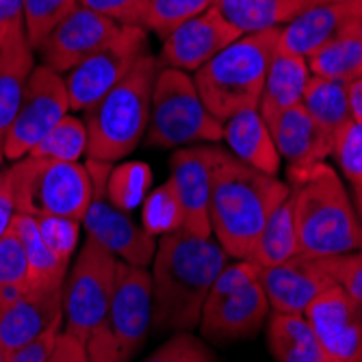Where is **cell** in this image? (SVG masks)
<instances>
[{
	"label": "cell",
	"mask_w": 362,
	"mask_h": 362,
	"mask_svg": "<svg viewBox=\"0 0 362 362\" xmlns=\"http://www.w3.org/2000/svg\"><path fill=\"white\" fill-rule=\"evenodd\" d=\"M152 325V276L146 267L117 262L111 304L87 339L89 362H130Z\"/></svg>",
	"instance_id": "52a82bcc"
},
{
	"label": "cell",
	"mask_w": 362,
	"mask_h": 362,
	"mask_svg": "<svg viewBox=\"0 0 362 362\" xmlns=\"http://www.w3.org/2000/svg\"><path fill=\"white\" fill-rule=\"evenodd\" d=\"M7 360V354L3 351V349H0V362H5Z\"/></svg>",
	"instance_id": "681fc988"
},
{
	"label": "cell",
	"mask_w": 362,
	"mask_h": 362,
	"mask_svg": "<svg viewBox=\"0 0 362 362\" xmlns=\"http://www.w3.org/2000/svg\"><path fill=\"white\" fill-rule=\"evenodd\" d=\"M223 139L228 144V152L235 158L262 174L278 176L282 158L278 154L272 130L260 117L258 109H245L226 119Z\"/></svg>",
	"instance_id": "603a6c76"
},
{
	"label": "cell",
	"mask_w": 362,
	"mask_h": 362,
	"mask_svg": "<svg viewBox=\"0 0 362 362\" xmlns=\"http://www.w3.org/2000/svg\"><path fill=\"white\" fill-rule=\"evenodd\" d=\"M332 362H362V313L339 286H330L304 310Z\"/></svg>",
	"instance_id": "e0dca14e"
},
{
	"label": "cell",
	"mask_w": 362,
	"mask_h": 362,
	"mask_svg": "<svg viewBox=\"0 0 362 362\" xmlns=\"http://www.w3.org/2000/svg\"><path fill=\"white\" fill-rule=\"evenodd\" d=\"M141 226L150 235H168L172 230L182 228V211L178 204V197L170 182L160 185L156 191L148 195L144 204V221Z\"/></svg>",
	"instance_id": "d590c367"
},
{
	"label": "cell",
	"mask_w": 362,
	"mask_h": 362,
	"mask_svg": "<svg viewBox=\"0 0 362 362\" xmlns=\"http://www.w3.org/2000/svg\"><path fill=\"white\" fill-rule=\"evenodd\" d=\"M298 256H300L298 228H295L291 197H286L269 215L265 226H262L260 235L245 260H250L256 267H276Z\"/></svg>",
	"instance_id": "83f0119b"
},
{
	"label": "cell",
	"mask_w": 362,
	"mask_h": 362,
	"mask_svg": "<svg viewBox=\"0 0 362 362\" xmlns=\"http://www.w3.org/2000/svg\"><path fill=\"white\" fill-rule=\"evenodd\" d=\"M68 113L70 95L63 76L42 63L35 65V70L28 76L16 117L5 133V158H24Z\"/></svg>",
	"instance_id": "4fadbf2b"
},
{
	"label": "cell",
	"mask_w": 362,
	"mask_h": 362,
	"mask_svg": "<svg viewBox=\"0 0 362 362\" xmlns=\"http://www.w3.org/2000/svg\"><path fill=\"white\" fill-rule=\"evenodd\" d=\"M278 37L280 30L241 35L193 74L197 93L213 117L226 122L239 111L258 109Z\"/></svg>",
	"instance_id": "5b68a950"
},
{
	"label": "cell",
	"mask_w": 362,
	"mask_h": 362,
	"mask_svg": "<svg viewBox=\"0 0 362 362\" xmlns=\"http://www.w3.org/2000/svg\"><path fill=\"white\" fill-rule=\"evenodd\" d=\"M150 182V170L144 163H130L126 168L111 170L109 174V197L117 209H133L137 202H141L144 191Z\"/></svg>",
	"instance_id": "8d00e7d4"
},
{
	"label": "cell",
	"mask_w": 362,
	"mask_h": 362,
	"mask_svg": "<svg viewBox=\"0 0 362 362\" xmlns=\"http://www.w3.org/2000/svg\"><path fill=\"white\" fill-rule=\"evenodd\" d=\"M269 130L280 158L288 163V172L310 170L332 156L334 139L317 126L302 105L284 111Z\"/></svg>",
	"instance_id": "ffe728a7"
},
{
	"label": "cell",
	"mask_w": 362,
	"mask_h": 362,
	"mask_svg": "<svg viewBox=\"0 0 362 362\" xmlns=\"http://www.w3.org/2000/svg\"><path fill=\"white\" fill-rule=\"evenodd\" d=\"M146 362H217L209 345L191 332H176Z\"/></svg>",
	"instance_id": "f35d334b"
},
{
	"label": "cell",
	"mask_w": 362,
	"mask_h": 362,
	"mask_svg": "<svg viewBox=\"0 0 362 362\" xmlns=\"http://www.w3.org/2000/svg\"><path fill=\"white\" fill-rule=\"evenodd\" d=\"M87 170L93 180L91 204L83 219L87 239L103 245L117 260L128 262V265H152V258L156 252V237L150 235L141 223L130 217L128 211L117 209L109 197L107 182L111 174V163L87 158Z\"/></svg>",
	"instance_id": "8fae6325"
},
{
	"label": "cell",
	"mask_w": 362,
	"mask_h": 362,
	"mask_svg": "<svg viewBox=\"0 0 362 362\" xmlns=\"http://www.w3.org/2000/svg\"><path fill=\"white\" fill-rule=\"evenodd\" d=\"M319 262L362 313V250L334 258H323Z\"/></svg>",
	"instance_id": "74e56055"
},
{
	"label": "cell",
	"mask_w": 362,
	"mask_h": 362,
	"mask_svg": "<svg viewBox=\"0 0 362 362\" xmlns=\"http://www.w3.org/2000/svg\"><path fill=\"white\" fill-rule=\"evenodd\" d=\"M267 343L276 362H332L304 315L272 313Z\"/></svg>",
	"instance_id": "484cf974"
},
{
	"label": "cell",
	"mask_w": 362,
	"mask_h": 362,
	"mask_svg": "<svg viewBox=\"0 0 362 362\" xmlns=\"http://www.w3.org/2000/svg\"><path fill=\"white\" fill-rule=\"evenodd\" d=\"M87 154V128L83 117L65 115L52 130L44 135V139L33 148L26 156L35 158H52L65 163H78Z\"/></svg>",
	"instance_id": "4dcf8cb0"
},
{
	"label": "cell",
	"mask_w": 362,
	"mask_h": 362,
	"mask_svg": "<svg viewBox=\"0 0 362 362\" xmlns=\"http://www.w3.org/2000/svg\"><path fill=\"white\" fill-rule=\"evenodd\" d=\"M117 258L87 239L63 284V332L87 345L93 327L103 321L115 288Z\"/></svg>",
	"instance_id": "30bf717a"
},
{
	"label": "cell",
	"mask_w": 362,
	"mask_h": 362,
	"mask_svg": "<svg viewBox=\"0 0 362 362\" xmlns=\"http://www.w3.org/2000/svg\"><path fill=\"white\" fill-rule=\"evenodd\" d=\"M291 195V187L278 176L262 174L228 150L221 152L213 174L211 230L221 250L245 260L269 215Z\"/></svg>",
	"instance_id": "7a4b0ae2"
},
{
	"label": "cell",
	"mask_w": 362,
	"mask_h": 362,
	"mask_svg": "<svg viewBox=\"0 0 362 362\" xmlns=\"http://www.w3.org/2000/svg\"><path fill=\"white\" fill-rule=\"evenodd\" d=\"M258 278L269 300V308L282 315H304L315 298L337 284L319 260L302 256L276 267H258Z\"/></svg>",
	"instance_id": "ac0fdd59"
},
{
	"label": "cell",
	"mask_w": 362,
	"mask_h": 362,
	"mask_svg": "<svg viewBox=\"0 0 362 362\" xmlns=\"http://www.w3.org/2000/svg\"><path fill=\"white\" fill-rule=\"evenodd\" d=\"M300 256L323 260L362 250V228L351 195L327 163L288 172Z\"/></svg>",
	"instance_id": "3957f363"
},
{
	"label": "cell",
	"mask_w": 362,
	"mask_h": 362,
	"mask_svg": "<svg viewBox=\"0 0 362 362\" xmlns=\"http://www.w3.org/2000/svg\"><path fill=\"white\" fill-rule=\"evenodd\" d=\"M321 0H217V9L241 35L280 30Z\"/></svg>",
	"instance_id": "cb8c5ba5"
},
{
	"label": "cell",
	"mask_w": 362,
	"mask_h": 362,
	"mask_svg": "<svg viewBox=\"0 0 362 362\" xmlns=\"http://www.w3.org/2000/svg\"><path fill=\"white\" fill-rule=\"evenodd\" d=\"M40 228V235L46 241V245L63 260L72 258L76 243H78V221L61 219V217H33Z\"/></svg>",
	"instance_id": "ab89813d"
},
{
	"label": "cell",
	"mask_w": 362,
	"mask_h": 362,
	"mask_svg": "<svg viewBox=\"0 0 362 362\" xmlns=\"http://www.w3.org/2000/svg\"><path fill=\"white\" fill-rule=\"evenodd\" d=\"M269 310L258 267L250 260L228 262L202 306L200 330L217 343L250 339L267 321Z\"/></svg>",
	"instance_id": "9c48e42d"
},
{
	"label": "cell",
	"mask_w": 362,
	"mask_h": 362,
	"mask_svg": "<svg viewBox=\"0 0 362 362\" xmlns=\"http://www.w3.org/2000/svg\"><path fill=\"white\" fill-rule=\"evenodd\" d=\"M223 139V122L204 107L193 76L180 70L160 68L154 89L146 141L152 148H187Z\"/></svg>",
	"instance_id": "ba28073f"
},
{
	"label": "cell",
	"mask_w": 362,
	"mask_h": 362,
	"mask_svg": "<svg viewBox=\"0 0 362 362\" xmlns=\"http://www.w3.org/2000/svg\"><path fill=\"white\" fill-rule=\"evenodd\" d=\"M360 228H362V217H360Z\"/></svg>",
	"instance_id": "816d5d0a"
},
{
	"label": "cell",
	"mask_w": 362,
	"mask_h": 362,
	"mask_svg": "<svg viewBox=\"0 0 362 362\" xmlns=\"http://www.w3.org/2000/svg\"><path fill=\"white\" fill-rule=\"evenodd\" d=\"M356 30H358V37L362 40V20L358 22V26H356Z\"/></svg>",
	"instance_id": "c3c4849f"
},
{
	"label": "cell",
	"mask_w": 362,
	"mask_h": 362,
	"mask_svg": "<svg viewBox=\"0 0 362 362\" xmlns=\"http://www.w3.org/2000/svg\"><path fill=\"white\" fill-rule=\"evenodd\" d=\"M28 291V260L24 245L11 228L0 239V310L11 306Z\"/></svg>",
	"instance_id": "1f68e13d"
},
{
	"label": "cell",
	"mask_w": 362,
	"mask_h": 362,
	"mask_svg": "<svg viewBox=\"0 0 362 362\" xmlns=\"http://www.w3.org/2000/svg\"><path fill=\"white\" fill-rule=\"evenodd\" d=\"M9 172L18 213L83 223L93 195V180L85 165L24 156L13 160Z\"/></svg>",
	"instance_id": "8992f818"
},
{
	"label": "cell",
	"mask_w": 362,
	"mask_h": 362,
	"mask_svg": "<svg viewBox=\"0 0 362 362\" xmlns=\"http://www.w3.org/2000/svg\"><path fill=\"white\" fill-rule=\"evenodd\" d=\"M321 3H339V0H321Z\"/></svg>",
	"instance_id": "f907efd6"
},
{
	"label": "cell",
	"mask_w": 362,
	"mask_h": 362,
	"mask_svg": "<svg viewBox=\"0 0 362 362\" xmlns=\"http://www.w3.org/2000/svg\"><path fill=\"white\" fill-rule=\"evenodd\" d=\"M18 215L16 209V195H13V182H11V172L0 170V239L11 228L13 217Z\"/></svg>",
	"instance_id": "f6af8a7d"
},
{
	"label": "cell",
	"mask_w": 362,
	"mask_h": 362,
	"mask_svg": "<svg viewBox=\"0 0 362 362\" xmlns=\"http://www.w3.org/2000/svg\"><path fill=\"white\" fill-rule=\"evenodd\" d=\"M228 254L213 237L185 228L160 235L152 258V325L158 332H191L202 306L228 265Z\"/></svg>",
	"instance_id": "6da1fadb"
},
{
	"label": "cell",
	"mask_w": 362,
	"mask_h": 362,
	"mask_svg": "<svg viewBox=\"0 0 362 362\" xmlns=\"http://www.w3.org/2000/svg\"><path fill=\"white\" fill-rule=\"evenodd\" d=\"M148 52V30L144 26H122L103 50L63 74L70 95V111L85 113L100 103Z\"/></svg>",
	"instance_id": "7c38bea8"
},
{
	"label": "cell",
	"mask_w": 362,
	"mask_h": 362,
	"mask_svg": "<svg viewBox=\"0 0 362 362\" xmlns=\"http://www.w3.org/2000/svg\"><path fill=\"white\" fill-rule=\"evenodd\" d=\"M122 26L124 24H117L103 13L78 5L76 11L65 18L37 48L42 65L61 76L68 74L78 63L103 50L117 35Z\"/></svg>",
	"instance_id": "2e32d148"
},
{
	"label": "cell",
	"mask_w": 362,
	"mask_h": 362,
	"mask_svg": "<svg viewBox=\"0 0 362 362\" xmlns=\"http://www.w3.org/2000/svg\"><path fill=\"white\" fill-rule=\"evenodd\" d=\"M76 7L78 0H24V30L30 48L37 52L50 33Z\"/></svg>",
	"instance_id": "836d02e7"
},
{
	"label": "cell",
	"mask_w": 362,
	"mask_h": 362,
	"mask_svg": "<svg viewBox=\"0 0 362 362\" xmlns=\"http://www.w3.org/2000/svg\"><path fill=\"white\" fill-rule=\"evenodd\" d=\"M24 30V0H0V48Z\"/></svg>",
	"instance_id": "7bdbcfd3"
},
{
	"label": "cell",
	"mask_w": 362,
	"mask_h": 362,
	"mask_svg": "<svg viewBox=\"0 0 362 362\" xmlns=\"http://www.w3.org/2000/svg\"><path fill=\"white\" fill-rule=\"evenodd\" d=\"M46 362H89L87 345L81 339L61 330V334L57 337Z\"/></svg>",
	"instance_id": "ee69618b"
},
{
	"label": "cell",
	"mask_w": 362,
	"mask_h": 362,
	"mask_svg": "<svg viewBox=\"0 0 362 362\" xmlns=\"http://www.w3.org/2000/svg\"><path fill=\"white\" fill-rule=\"evenodd\" d=\"M13 228L24 245L28 260V288L59 291L68 278L70 262L59 258L42 239L40 228L30 215L18 213L13 217Z\"/></svg>",
	"instance_id": "4316f807"
},
{
	"label": "cell",
	"mask_w": 362,
	"mask_h": 362,
	"mask_svg": "<svg viewBox=\"0 0 362 362\" xmlns=\"http://www.w3.org/2000/svg\"><path fill=\"white\" fill-rule=\"evenodd\" d=\"M78 5L103 13L124 26H144V16L150 0H78Z\"/></svg>",
	"instance_id": "60d3db41"
},
{
	"label": "cell",
	"mask_w": 362,
	"mask_h": 362,
	"mask_svg": "<svg viewBox=\"0 0 362 362\" xmlns=\"http://www.w3.org/2000/svg\"><path fill=\"white\" fill-rule=\"evenodd\" d=\"M61 304L63 288H28L11 306L0 310V349L9 356L33 343L54 319L63 315Z\"/></svg>",
	"instance_id": "44dd1931"
},
{
	"label": "cell",
	"mask_w": 362,
	"mask_h": 362,
	"mask_svg": "<svg viewBox=\"0 0 362 362\" xmlns=\"http://www.w3.org/2000/svg\"><path fill=\"white\" fill-rule=\"evenodd\" d=\"M215 5L217 0H150L144 16V28L165 40L178 24Z\"/></svg>",
	"instance_id": "e575fe53"
},
{
	"label": "cell",
	"mask_w": 362,
	"mask_h": 362,
	"mask_svg": "<svg viewBox=\"0 0 362 362\" xmlns=\"http://www.w3.org/2000/svg\"><path fill=\"white\" fill-rule=\"evenodd\" d=\"M239 37L241 33L221 16L217 7H211L178 24L163 40L160 54L156 59L160 68L195 74L204 63Z\"/></svg>",
	"instance_id": "9a60e30c"
},
{
	"label": "cell",
	"mask_w": 362,
	"mask_h": 362,
	"mask_svg": "<svg viewBox=\"0 0 362 362\" xmlns=\"http://www.w3.org/2000/svg\"><path fill=\"white\" fill-rule=\"evenodd\" d=\"M360 20L362 0L319 3L280 28L278 46L306 59L327 42L356 28Z\"/></svg>",
	"instance_id": "d6986e66"
},
{
	"label": "cell",
	"mask_w": 362,
	"mask_h": 362,
	"mask_svg": "<svg viewBox=\"0 0 362 362\" xmlns=\"http://www.w3.org/2000/svg\"><path fill=\"white\" fill-rule=\"evenodd\" d=\"M158 72V59L148 52L100 103L85 111L89 160L115 163L139 146L150 124L152 89Z\"/></svg>",
	"instance_id": "277c9868"
},
{
	"label": "cell",
	"mask_w": 362,
	"mask_h": 362,
	"mask_svg": "<svg viewBox=\"0 0 362 362\" xmlns=\"http://www.w3.org/2000/svg\"><path fill=\"white\" fill-rule=\"evenodd\" d=\"M347 95H349V111L354 122H362V76L347 83Z\"/></svg>",
	"instance_id": "bcb514c9"
},
{
	"label": "cell",
	"mask_w": 362,
	"mask_h": 362,
	"mask_svg": "<svg viewBox=\"0 0 362 362\" xmlns=\"http://www.w3.org/2000/svg\"><path fill=\"white\" fill-rule=\"evenodd\" d=\"M308 78V61L278 46L269 61L265 85H262L258 100V113L267 126H272L284 111L302 105Z\"/></svg>",
	"instance_id": "7402d4cb"
},
{
	"label": "cell",
	"mask_w": 362,
	"mask_h": 362,
	"mask_svg": "<svg viewBox=\"0 0 362 362\" xmlns=\"http://www.w3.org/2000/svg\"><path fill=\"white\" fill-rule=\"evenodd\" d=\"M302 107L332 139L339 137V133L349 122H354L349 111L347 83L343 81L310 74L302 98Z\"/></svg>",
	"instance_id": "f1b7e54d"
},
{
	"label": "cell",
	"mask_w": 362,
	"mask_h": 362,
	"mask_svg": "<svg viewBox=\"0 0 362 362\" xmlns=\"http://www.w3.org/2000/svg\"><path fill=\"white\" fill-rule=\"evenodd\" d=\"M61 330H63V315L59 319H54L33 343L9 354L5 362H46V358H48L57 337L61 334Z\"/></svg>",
	"instance_id": "b9f144b4"
},
{
	"label": "cell",
	"mask_w": 362,
	"mask_h": 362,
	"mask_svg": "<svg viewBox=\"0 0 362 362\" xmlns=\"http://www.w3.org/2000/svg\"><path fill=\"white\" fill-rule=\"evenodd\" d=\"M221 148L187 146L178 148L170 160V178L182 211V228L197 237H213L211 230V191L213 174Z\"/></svg>",
	"instance_id": "5bb4252c"
},
{
	"label": "cell",
	"mask_w": 362,
	"mask_h": 362,
	"mask_svg": "<svg viewBox=\"0 0 362 362\" xmlns=\"http://www.w3.org/2000/svg\"><path fill=\"white\" fill-rule=\"evenodd\" d=\"M3 163H5V137L0 135V168H3Z\"/></svg>",
	"instance_id": "7dc6e473"
},
{
	"label": "cell",
	"mask_w": 362,
	"mask_h": 362,
	"mask_svg": "<svg viewBox=\"0 0 362 362\" xmlns=\"http://www.w3.org/2000/svg\"><path fill=\"white\" fill-rule=\"evenodd\" d=\"M310 74L351 83L362 76V40L351 28L306 57Z\"/></svg>",
	"instance_id": "f546056e"
},
{
	"label": "cell",
	"mask_w": 362,
	"mask_h": 362,
	"mask_svg": "<svg viewBox=\"0 0 362 362\" xmlns=\"http://www.w3.org/2000/svg\"><path fill=\"white\" fill-rule=\"evenodd\" d=\"M332 156L349 185L351 202L362 217V122H349L334 139Z\"/></svg>",
	"instance_id": "d6a6232c"
},
{
	"label": "cell",
	"mask_w": 362,
	"mask_h": 362,
	"mask_svg": "<svg viewBox=\"0 0 362 362\" xmlns=\"http://www.w3.org/2000/svg\"><path fill=\"white\" fill-rule=\"evenodd\" d=\"M35 50L30 48L26 33L11 37L0 48V135L3 137L16 117L28 76L35 70Z\"/></svg>",
	"instance_id": "d4e9b609"
}]
</instances>
